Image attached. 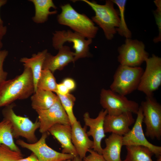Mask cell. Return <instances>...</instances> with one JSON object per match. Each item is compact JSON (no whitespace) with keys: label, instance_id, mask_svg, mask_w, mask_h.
<instances>
[{"label":"cell","instance_id":"1","mask_svg":"<svg viewBox=\"0 0 161 161\" xmlns=\"http://www.w3.org/2000/svg\"><path fill=\"white\" fill-rule=\"evenodd\" d=\"M35 92L32 72L24 67L22 73L0 84V108L9 105L17 100L28 98Z\"/></svg>","mask_w":161,"mask_h":161},{"label":"cell","instance_id":"2","mask_svg":"<svg viewBox=\"0 0 161 161\" xmlns=\"http://www.w3.org/2000/svg\"><path fill=\"white\" fill-rule=\"evenodd\" d=\"M88 4L95 13L92 18L94 22L103 30L106 38L111 40L116 33V29L120 23L119 10L115 9L112 0H106L104 4H97L95 1L82 0Z\"/></svg>","mask_w":161,"mask_h":161},{"label":"cell","instance_id":"3","mask_svg":"<svg viewBox=\"0 0 161 161\" xmlns=\"http://www.w3.org/2000/svg\"><path fill=\"white\" fill-rule=\"evenodd\" d=\"M61 11L57 17L60 24L67 26L86 38L92 39L98 30L92 19L84 14L78 12L69 4L61 6Z\"/></svg>","mask_w":161,"mask_h":161},{"label":"cell","instance_id":"4","mask_svg":"<svg viewBox=\"0 0 161 161\" xmlns=\"http://www.w3.org/2000/svg\"><path fill=\"white\" fill-rule=\"evenodd\" d=\"M144 70L140 66L120 65L113 76L110 89L126 96L137 89Z\"/></svg>","mask_w":161,"mask_h":161},{"label":"cell","instance_id":"5","mask_svg":"<svg viewBox=\"0 0 161 161\" xmlns=\"http://www.w3.org/2000/svg\"><path fill=\"white\" fill-rule=\"evenodd\" d=\"M15 106L13 103L5 106L2 111L4 118L8 120L11 124L14 138L21 137L30 143L36 142L38 140L35 132L40 127L38 119L34 123L27 117L17 115L13 110Z\"/></svg>","mask_w":161,"mask_h":161},{"label":"cell","instance_id":"6","mask_svg":"<svg viewBox=\"0 0 161 161\" xmlns=\"http://www.w3.org/2000/svg\"><path fill=\"white\" fill-rule=\"evenodd\" d=\"M100 103L108 114L113 116L126 112L137 114L140 106L137 102L129 100L126 96L104 89L100 92Z\"/></svg>","mask_w":161,"mask_h":161},{"label":"cell","instance_id":"7","mask_svg":"<svg viewBox=\"0 0 161 161\" xmlns=\"http://www.w3.org/2000/svg\"><path fill=\"white\" fill-rule=\"evenodd\" d=\"M92 39L86 38L81 34L70 30L56 31L53 34L52 45L58 49L66 42L73 43L74 49V63L78 59L89 56V46Z\"/></svg>","mask_w":161,"mask_h":161},{"label":"cell","instance_id":"8","mask_svg":"<svg viewBox=\"0 0 161 161\" xmlns=\"http://www.w3.org/2000/svg\"><path fill=\"white\" fill-rule=\"evenodd\" d=\"M143 123L146 126L145 136L160 140L161 138V105L153 97H146L141 103Z\"/></svg>","mask_w":161,"mask_h":161},{"label":"cell","instance_id":"9","mask_svg":"<svg viewBox=\"0 0 161 161\" xmlns=\"http://www.w3.org/2000/svg\"><path fill=\"white\" fill-rule=\"evenodd\" d=\"M145 62L146 68L137 90L143 93L146 97H153L154 92L161 85V58L153 54Z\"/></svg>","mask_w":161,"mask_h":161},{"label":"cell","instance_id":"10","mask_svg":"<svg viewBox=\"0 0 161 161\" xmlns=\"http://www.w3.org/2000/svg\"><path fill=\"white\" fill-rule=\"evenodd\" d=\"M117 57L120 64L130 67H138L149 57L143 43L137 39L126 38L125 43L118 49Z\"/></svg>","mask_w":161,"mask_h":161},{"label":"cell","instance_id":"11","mask_svg":"<svg viewBox=\"0 0 161 161\" xmlns=\"http://www.w3.org/2000/svg\"><path fill=\"white\" fill-rule=\"evenodd\" d=\"M47 132L42 134L40 139L35 143H27L22 140H18L16 143L21 147L32 152L39 161H61L72 160L73 155L57 151L49 147L46 143V139L49 134Z\"/></svg>","mask_w":161,"mask_h":161},{"label":"cell","instance_id":"12","mask_svg":"<svg viewBox=\"0 0 161 161\" xmlns=\"http://www.w3.org/2000/svg\"><path fill=\"white\" fill-rule=\"evenodd\" d=\"M35 111L40 123L39 131L42 134L48 132L51 127L56 124L71 125L59 97L57 101L49 109Z\"/></svg>","mask_w":161,"mask_h":161},{"label":"cell","instance_id":"13","mask_svg":"<svg viewBox=\"0 0 161 161\" xmlns=\"http://www.w3.org/2000/svg\"><path fill=\"white\" fill-rule=\"evenodd\" d=\"M134 124L131 129L123 136V145H140L148 148L156 157H161V147L154 145L146 139L142 128L143 115L141 108H140Z\"/></svg>","mask_w":161,"mask_h":161},{"label":"cell","instance_id":"14","mask_svg":"<svg viewBox=\"0 0 161 161\" xmlns=\"http://www.w3.org/2000/svg\"><path fill=\"white\" fill-rule=\"evenodd\" d=\"M107 114V111L103 109L100 111L97 116L95 118H91L87 112L83 115L85 126L89 128V131L87 132V134L89 137L91 136L93 138V150L101 155L103 148L101 142L106 136L104 129V120Z\"/></svg>","mask_w":161,"mask_h":161},{"label":"cell","instance_id":"15","mask_svg":"<svg viewBox=\"0 0 161 161\" xmlns=\"http://www.w3.org/2000/svg\"><path fill=\"white\" fill-rule=\"evenodd\" d=\"M132 114L126 112L116 116L107 114L104 122L105 133H112L121 136L127 134L131 130L130 126L135 122Z\"/></svg>","mask_w":161,"mask_h":161},{"label":"cell","instance_id":"16","mask_svg":"<svg viewBox=\"0 0 161 161\" xmlns=\"http://www.w3.org/2000/svg\"><path fill=\"white\" fill-rule=\"evenodd\" d=\"M56 55L53 56L48 52L47 54L43 69L49 70L53 73L56 70H61L69 63L74 62V52L69 47L63 46L58 50Z\"/></svg>","mask_w":161,"mask_h":161},{"label":"cell","instance_id":"17","mask_svg":"<svg viewBox=\"0 0 161 161\" xmlns=\"http://www.w3.org/2000/svg\"><path fill=\"white\" fill-rule=\"evenodd\" d=\"M72 141L78 156L83 159L89 150L93 148L94 143L89 137L86 126L83 127L77 120L71 125Z\"/></svg>","mask_w":161,"mask_h":161},{"label":"cell","instance_id":"18","mask_svg":"<svg viewBox=\"0 0 161 161\" xmlns=\"http://www.w3.org/2000/svg\"><path fill=\"white\" fill-rule=\"evenodd\" d=\"M48 132L53 135L61 144L62 152L75 157L77 152L72 141L71 125L56 124L51 127Z\"/></svg>","mask_w":161,"mask_h":161},{"label":"cell","instance_id":"19","mask_svg":"<svg viewBox=\"0 0 161 161\" xmlns=\"http://www.w3.org/2000/svg\"><path fill=\"white\" fill-rule=\"evenodd\" d=\"M123 138V136L112 133L105 139L106 147L103 148L102 155L106 161H123L120 157Z\"/></svg>","mask_w":161,"mask_h":161},{"label":"cell","instance_id":"20","mask_svg":"<svg viewBox=\"0 0 161 161\" xmlns=\"http://www.w3.org/2000/svg\"><path fill=\"white\" fill-rule=\"evenodd\" d=\"M47 52V50L45 49L37 53L33 54L30 58L23 57L20 60V62L23 63L24 67L30 68L32 72L35 92L37 90V83L43 69V64Z\"/></svg>","mask_w":161,"mask_h":161},{"label":"cell","instance_id":"21","mask_svg":"<svg viewBox=\"0 0 161 161\" xmlns=\"http://www.w3.org/2000/svg\"><path fill=\"white\" fill-rule=\"evenodd\" d=\"M58 97L53 92L37 89L31 97V106L35 111L47 109L57 100Z\"/></svg>","mask_w":161,"mask_h":161},{"label":"cell","instance_id":"22","mask_svg":"<svg viewBox=\"0 0 161 161\" xmlns=\"http://www.w3.org/2000/svg\"><path fill=\"white\" fill-rule=\"evenodd\" d=\"M32 3L35 9V14L32 19L37 24L46 22L49 15L56 14L57 10L50 11L51 8L56 9L57 7L52 0H30Z\"/></svg>","mask_w":161,"mask_h":161},{"label":"cell","instance_id":"23","mask_svg":"<svg viewBox=\"0 0 161 161\" xmlns=\"http://www.w3.org/2000/svg\"><path fill=\"white\" fill-rule=\"evenodd\" d=\"M127 155L123 161H154L151 157L154 154L148 148L140 145L126 146ZM156 161H161V157Z\"/></svg>","mask_w":161,"mask_h":161},{"label":"cell","instance_id":"24","mask_svg":"<svg viewBox=\"0 0 161 161\" xmlns=\"http://www.w3.org/2000/svg\"><path fill=\"white\" fill-rule=\"evenodd\" d=\"M0 144L5 145L13 150L20 151L14 141L11 124L4 118L0 122Z\"/></svg>","mask_w":161,"mask_h":161},{"label":"cell","instance_id":"25","mask_svg":"<svg viewBox=\"0 0 161 161\" xmlns=\"http://www.w3.org/2000/svg\"><path fill=\"white\" fill-rule=\"evenodd\" d=\"M56 83L53 73L49 70L42 69L37 84V89H39L56 93Z\"/></svg>","mask_w":161,"mask_h":161},{"label":"cell","instance_id":"26","mask_svg":"<svg viewBox=\"0 0 161 161\" xmlns=\"http://www.w3.org/2000/svg\"><path fill=\"white\" fill-rule=\"evenodd\" d=\"M112 1L117 5L119 9L120 21L119 26L116 29L117 32L126 38H130L131 37V32L127 26L125 18V6L127 1L125 0H113Z\"/></svg>","mask_w":161,"mask_h":161},{"label":"cell","instance_id":"27","mask_svg":"<svg viewBox=\"0 0 161 161\" xmlns=\"http://www.w3.org/2000/svg\"><path fill=\"white\" fill-rule=\"evenodd\" d=\"M56 94L58 97L61 103L68 115L71 126L77 120L73 111V106L76 98L73 95L70 93L66 95Z\"/></svg>","mask_w":161,"mask_h":161},{"label":"cell","instance_id":"28","mask_svg":"<svg viewBox=\"0 0 161 161\" xmlns=\"http://www.w3.org/2000/svg\"><path fill=\"white\" fill-rule=\"evenodd\" d=\"M22 158L21 151H13L5 145L0 144V161H17Z\"/></svg>","mask_w":161,"mask_h":161},{"label":"cell","instance_id":"29","mask_svg":"<svg viewBox=\"0 0 161 161\" xmlns=\"http://www.w3.org/2000/svg\"><path fill=\"white\" fill-rule=\"evenodd\" d=\"M154 2L157 7L156 9L154 11V14L158 29L159 35L154 39V41L157 43L161 41V1L155 0Z\"/></svg>","mask_w":161,"mask_h":161},{"label":"cell","instance_id":"30","mask_svg":"<svg viewBox=\"0 0 161 161\" xmlns=\"http://www.w3.org/2000/svg\"><path fill=\"white\" fill-rule=\"evenodd\" d=\"M8 54V52L6 49L0 51V84L6 80L8 73L4 70L3 66Z\"/></svg>","mask_w":161,"mask_h":161},{"label":"cell","instance_id":"31","mask_svg":"<svg viewBox=\"0 0 161 161\" xmlns=\"http://www.w3.org/2000/svg\"><path fill=\"white\" fill-rule=\"evenodd\" d=\"M88 152L89 154L85 156L83 159V161H106L101 154H100L93 150L90 149Z\"/></svg>","mask_w":161,"mask_h":161},{"label":"cell","instance_id":"32","mask_svg":"<svg viewBox=\"0 0 161 161\" xmlns=\"http://www.w3.org/2000/svg\"><path fill=\"white\" fill-rule=\"evenodd\" d=\"M62 83L70 91L75 89L76 87V83L74 80L70 78L64 79Z\"/></svg>","mask_w":161,"mask_h":161},{"label":"cell","instance_id":"33","mask_svg":"<svg viewBox=\"0 0 161 161\" xmlns=\"http://www.w3.org/2000/svg\"><path fill=\"white\" fill-rule=\"evenodd\" d=\"M70 91L62 83H57L56 93L66 95L69 93Z\"/></svg>","mask_w":161,"mask_h":161},{"label":"cell","instance_id":"34","mask_svg":"<svg viewBox=\"0 0 161 161\" xmlns=\"http://www.w3.org/2000/svg\"><path fill=\"white\" fill-rule=\"evenodd\" d=\"M7 28L4 24H0V51L3 47L2 39L7 33Z\"/></svg>","mask_w":161,"mask_h":161},{"label":"cell","instance_id":"35","mask_svg":"<svg viewBox=\"0 0 161 161\" xmlns=\"http://www.w3.org/2000/svg\"><path fill=\"white\" fill-rule=\"evenodd\" d=\"M17 161H39L36 156L32 153L27 158L20 159Z\"/></svg>","mask_w":161,"mask_h":161},{"label":"cell","instance_id":"36","mask_svg":"<svg viewBox=\"0 0 161 161\" xmlns=\"http://www.w3.org/2000/svg\"><path fill=\"white\" fill-rule=\"evenodd\" d=\"M7 2V0H0V9L2 6L6 4ZM0 24H3V21L0 16Z\"/></svg>","mask_w":161,"mask_h":161},{"label":"cell","instance_id":"37","mask_svg":"<svg viewBox=\"0 0 161 161\" xmlns=\"http://www.w3.org/2000/svg\"><path fill=\"white\" fill-rule=\"evenodd\" d=\"M72 161H83V160L78 156H77L75 157L72 160Z\"/></svg>","mask_w":161,"mask_h":161},{"label":"cell","instance_id":"38","mask_svg":"<svg viewBox=\"0 0 161 161\" xmlns=\"http://www.w3.org/2000/svg\"><path fill=\"white\" fill-rule=\"evenodd\" d=\"M72 160H62L61 161H72Z\"/></svg>","mask_w":161,"mask_h":161}]
</instances>
